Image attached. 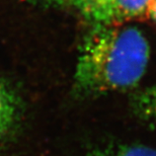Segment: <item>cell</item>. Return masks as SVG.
Here are the masks:
<instances>
[{
  "label": "cell",
  "instance_id": "6da1fadb",
  "mask_svg": "<svg viewBox=\"0 0 156 156\" xmlns=\"http://www.w3.org/2000/svg\"><path fill=\"white\" fill-rule=\"evenodd\" d=\"M150 47L139 29L122 23H96L84 37L73 77L78 99H95L130 91L147 70Z\"/></svg>",
  "mask_w": 156,
  "mask_h": 156
},
{
  "label": "cell",
  "instance_id": "7a4b0ae2",
  "mask_svg": "<svg viewBox=\"0 0 156 156\" xmlns=\"http://www.w3.org/2000/svg\"><path fill=\"white\" fill-rule=\"evenodd\" d=\"M83 156H156V147L140 143L101 142L90 146Z\"/></svg>",
  "mask_w": 156,
  "mask_h": 156
},
{
  "label": "cell",
  "instance_id": "3957f363",
  "mask_svg": "<svg viewBox=\"0 0 156 156\" xmlns=\"http://www.w3.org/2000/svg\"><path fill=\"white\" fill-rule=\"evenodd\" d=\"M130 107L139 121L156 131V84L133 92L130 98Z\"/></svg>",
  "mask_w": 156,
  "mask_h": 156
},
{
  "label": "cell",
  "instance_id": "277c9868",
  "mask_svg": "<svg viewBox=\"0 0 156 156\" xmlns=\"http://www.w3.org/2000/svg\"><path fill=\"white\" fill-rule=\"evenodd\" d=\"M20 116V101L15 92L0 81V142L13 129Z\"/></svg>",
  "mask_w": 156,
  "mask_h": 156
},
{
  "label": "cell",
  "instance_id": "5b68a950",
  "mask_svg": "<svg viewBox=\"0 0 156 156\" xmlns=\"http://www.w3.org/2000/svg\"><path fill=\"white\" fill-rule=\"evenodd\" d=\"M93 23H112L116 0H70Z\"/></svg>",
  "mask_w": 156,
  "mask_h": 156
},
{
  "label": "cell",
  "instance_id": "8992f818",
  "mask_svg": "<svg viewBox=\"0 0 156 156\" xmlns=\"http://www.w3.org/2000/svg\"><path fill=\"white\" fill-rule=\"evenodd\" d=\"M152 1L153 0H116L113 23H122L125 20L145 14Z\"/></svg>",
  "mask_w": 156,
  "mask_h": 156
},
{
  "label": "cell",
  "instance_id": "52a82bcc",
  "mask_svg": "<svg viewBox=\"0 0 156 156\" xmlns=\"http://www.w3.org/2000/svg\"><path fill=\"white\" fill-rule=\"evenodd\" d=\"M146 13H147L148 16L156 23V0H153V1L151 2V4L149 5Z\"/></svg>",
  "mask_w": 156,
  "mask_h": 156
},
{
  "label": "cell",
  "instance_id": "ba28073f",
  "mask_svg": "<svg viewBox=\"0 0 156 156\" xmlns=\"http://www.w3.org/2000/svg\"><path fill=\"white\" fill-rule=\"evenodd\" d=\"M39 1H42V2H48V3H62L66 0H39Z\"/></svg>",
  "mask_w": 156,
  "mask_h": 156
}]
</instances>
